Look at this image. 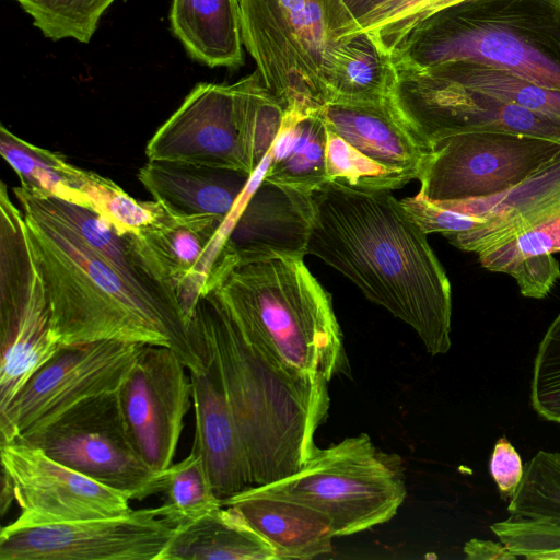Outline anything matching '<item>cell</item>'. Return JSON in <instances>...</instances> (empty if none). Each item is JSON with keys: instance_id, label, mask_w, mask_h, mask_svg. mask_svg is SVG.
Wrapping results in <instances>:
<instances>
[{"instance_id": "21", "label": "cell", "mask_w": 560, "mask_h": 560, "mask_svg": "<svg viewBox=\"0 0 560 560\" xmlns=\"http://www.w3.org/2000/svg\"><path fill=\"white\" fill-rule=\"evenodd\" d=\"M447 240L476 254L483 268L508 275L527 258L560 252V184L522 213Z\"/></svg>"}, {"instance_id": "12", "label": "cell", "mask_w": 560, "mask_h": 560, "mask_svg": "<svg viewBox=\"0 0 560 560\" xmlns=\"http://www.w3.org/2000/svg\"><path fill=\"white\" fill-rule=\"evenodd\" d=\"M145 346L102 340L61 347L0 411V444L45 425L88 398L117 392Z\"/></svg>"}, {"instance_id": "8", "label": "cell", "mask_w": 560, "mask_h": 560, "mask_svg": "<svg viewBox=\"0 0 560 560\" xmlns=\"http://www.w3.org/2000/svg\"><path fill=\"white\" fill-rule=\"evenodd\" d=\"M328 182L361 190L399 189L418 179L432 151L398 115L389 97L327 103Z\"/></svg>"}, {"instance_id": "31", "label": "cell", "mask_w": 560, "mask_h": 560, "mask_svg": "<svg viewBox=\"0 0 560 560\" xmlns=\"http://www.w3.org/2000/svg\"><path fill=\"white\" fill-rule=\"evenodd\" d=\"M158 491L163 494L160 515L175 527L189 524L222 506L202 458L194 446L187 457L160 472Z\"/></svg>"}, {"instance_id": "29", "label": "cell", "mask_w": 560, "mask_h": 560, "mask_svg": "<svg viewBox=\"0 0 560 560\" xmlns=\"http://www.w3.org/2000/svg\"><path fill=\"white\" fill-rule=\"evenodd\" d=\"M0 153L19 176L23 188L84 207L81 187L86 171L69 163L61 153L30 143L4 125L0 127Z\"/></svg>"}, {"instance_id": "39", "label": "cell", "mask_w": 560, "mask_h": 560, "mask_svg": "<svg viewBox=\"0 0 560 560\" xmlns=\"http://www.w3.org/2000/svg\"><path fill=\"white\" fill-rule=\"evenodd\" d=\"M288 21L311 57L319 66L330 46L325 0H279Z\"/></svg>"}, {"instance_id": "37", "label": "cell", "mask_w": 560, "mask_h": 560, "mask_svg": "<svg viewBox=\"0 0 560 560\" xmlns=\"http://www.w3.org/2000/svg\"><path fill=\"white\" fill-rule=\"evenodd\" d=\"M530 402L539 417L560 424V313L538 346L530 383Z\"/></svg>"}, {"instance_id": "42", "label": "cell", "mask_w": 560, "mask_h": 560, "mask_svg": "<svg viewBox=\"0 0 560 560\" xmlns=\"http://www.w3.org/2000/svg\"><path fill=\"white\" fill-rule=\"evenodd\" d=\"M489 469L501 498L511 499L521 485L524 467L520 454L505 436L495 442Z\"/></svg>"}, {"instance_id": "20", "label": "cell", "mask_w": 560, "mask_h": 560, "mask_svg": "<svg viewBox=\"0 0 560 560\" xmlns=\"http://www.w3.org/2000/svg\"><path fill=\"white\" fill-rule=\"evenodd\" d=\"M189 375L196 419L192 446L222 501L253 487L244 445L213 369L207 364L206 372Z\"/></svg>"}, {"instance_id": "32", "label": "cell", "mask_w": 560, "mask_h": 560, "mask_svg": "<svg viewBox=\"0 0 560 560\" xmlns=\"http://www.w3.org/2000/svg\"><path fill=\"white\" fill-rule=\"evenodd\" d=\"M238 101L248 163L254 175L269 154L285 110L267 89L258 71L233 83Z\"/></svg>"}, {"instance_id": "40", "label": "cell", "mask_w": 560, "mask_h": 560, "mask_svg": "<svg viewBox=\"0 0 560 560\" xmlns=\"http://www.w3.org/2000/svg\"><path fill=\"white\" fill-rule=\"evenodd\" d=\"M412 220L425 233H439L446 238L481 226L486 220L448 209L417 194L400 200Z\"/></svg>"}, {"instance_id": "3", "label": "cell", "mask_w": 560, "mask_h": 560, "mask_svg": "<svg viewBox=\"0 0 560 560\" xmlns=\"http://www.w3.org/2000/svg\"><path fill=\"white\" fill-rule=\"evenodd\" d=\"M189 327L223 388L252 486L296 474L318 448L314 438L328 418V389L287 377L245 339L213 290L199 300Z\"/></svg>"}, {"instance_id": "9", "label": "cell", "mask_w": 560, "mask_h": 560, "mask_svg": "<svg viewBox=\"0 0 560 560\" xmlns=\"http://www.w3.org/2000/svg\"><path fill=\"white\" fill-rule=\"evenodd\" d=\"M394 66L389 95L398 115L431 150L465 132H509L560 142V119L471 90L434 68Z\"/></svg>"}, {"instance_id": "24", "label": "cell", "mask_w": 560, "mask_h": 560, "mask_svg": "<svg viewBox=\"0 0 560 560\" xmlns=\"http://www.w3.org/2000/svg\"><path fill=\"white\" fill-rule=\"evenodd\" d=\"M170 21L195 60L212 68L244 63L240 0H172Z\"/></svg>"}, {"instance_id": "23", "label": "cell", "mask_w": 560, "mask_h": 560, "mask_svg": "<svg viewBox=\"0 0 560 560\" xmlns=\"http://www.w3.org/2000/svg\"><path fill=\"white\" fill-rule=\"evenodd\" d=\"M233 508L273 549L277 560L313 559L332 550L329 518L295 500L252 487L221 501Z\"/></svg>"}, {"instance_id": "35", "label": "cell", "mask_w": 560, "mask_h": 560, "mask_svg": "<svg viewBox=\"0 0 560 560\" xmlns=\"http://www.w3.org/2000/svg\"><path fill=\"white\" fill-rule=\"evenodd\" d=\"M510 516L560 517V452L538 451L508 505Z\"/></svg>"}, {"instance_id": "1", "label": "cell", "mask_w": 560, "mask_h": 560, "mask_svg": "<svg viewBox=\"0 0 560 560\" xmlns=\"http://www.w3.org/2000/svg\"><path fill=\"white\" fill-rule=\"evenodd\" d=\"M307 255L409 325L431 355L452 345V289L427 235L390 190L327 182L312 194Z\"/></svg>"}, {"instance_id": "27", "label": "cell", "mask_w": 560, "mask_h": 560, "mask_svg": "<svg viewBox=\"0 0 560 560\" xmlns=\"http://www.w3.org/2000/svg\"><path fill=\"white\" fill-rule=\"evenodd\" d=\"M327 128L319 112L285 114L261 180L313 194L328 182Z\"/></svg>"}, {"instance_id": "17", "label": "cell", "mask_w": 560, "mask_h": 560, "mask_svg": "<svg viewBox=\"0 0 560 560\" xmlns=\"http://www.w3.org/2000/svg\"><path fill=\"white\" fill-rule=\"evenodd\" d=\"M145 155L253 176L233 84L198 83L153 133Z\"/></svg>"}, {"instance_id": "38", "label": "cell", "mask_w": 560, "mask_h": 560, "mask_svg": "<svg viewBox=\"0 0 560 560\" xmlns=\"http://www.w3.org/2000/svg\"><path fill=\"white\" fill-rule=\"evenodd\" d=\"M465 0H384L366 15L372 37L388 55L396 43L431 14Z\"/></svg>"}, {"instance_id": "16", "label": "cell", "mask_w": 560, "mask_h": 560, "mask_svg": "<svg viewBox=\"0 0 560 560\" xmlns=\"http://www.w3.org/2000/svg\"><path fill=\"white\" fill-rule=\"evenodd\" d=\"M186 369L172 349L147 345L118 389L130 439L155 472L173 464L190 407L192 385Z\"/></svg>"}, {"instance_id": "5", "label": "cell", "mask_w": 560, "mask_h": 560, "mask_svg": "<svg viewBox=\"0 0 560 560\" xmlns=\"http://www.w3.org/2000/svg\"><path fill=\"white\" fill-rule=\"evenodd\" d=\"M389 56L413 69L477 62L560 91V0H465L420 21Z\"/></svg>"}, {"instance_id": "11", "label": "cell", "mask_w": 560, "mask_h": 560, "mask_svg": "<svg viewBox=\"0 0 560 560\" xmlns=\"http://www.w3.org/2000/svg\"><path fill=\"white\" fill-rule=\"evenodd\" d=\"M560 155V142L509 132H465L438 141L419 176L430 201L485 198L503 192Z\"/></svg>"}, {"instance_id": "7", "label": "cell", "mask_w": 560, "mask_h": 560, "mask_svg": "<svg viewBox=\"0 0 560 560\" xmlns=\"http://www.w3.org/2000/svg\"><path fill=\"white\" fill-rule=\"evenodd\" d=\"M0 411L62 347L25 215L0 185Z\"/></svg>"}, {"instance_id": "4", "label": "cell", "mask_w": 560, "mask_h": 560, "mask_svg": "<svg viewBox=\"0 0 560 560\" xmlns=\"http://www.w3.org/2000/svg\"><path fill=\"white\" fill-rule=\"evenodd\" d=\"M212 290L245 339L294 383L328 389L349 373L331 295L303 259L238 266Z\"/></svg>"}, {"instance_id": "44", "label": "cell", "mask_w": 560, "mask_h": 560, "mask_svg": "<svg viewBox=\"0 0 560 560\" xmlns=\"http://www.w3.org/2000/svg\"><path fill=\"white\" fill-rule=\"evenodd\" d=\"M464 553L471 560H512L516 557L500 541L472 538L464 546Z\"/></svg>"}, {"instance_id": "14", "label": "cell", "mask_w": 560, "mask_h": 560, "mask_svg": "<svg viewBox=\"0 0 560 560\" xmlns=\"http://www.w3.org/2000/svg\"><path fill=\"white\" fill-rule=\"evenodd\" d=\"M226 219L164 211L137 235L125 236L138 265L188 326L201 296L223 280L220 257L229 231Z\"/></svg>"}, {"instance_id": "15", "label": "cell", "mask_w": 560, "mask_h": 560, "mask_svg": "<svg viewBox=\"0 0 560 560\" xmlns=\"http://www.w3.org/2000/svg\"><path fill=\"white\" fill-rule=\"evenodd\" d=\"M1 467L14 485L21 513L10 525L35 526L119 516L131 497L16 441L0 444Z\"/></svg>"}, {"instance_id": "45", "label": "cell", "mask_w": 560, "mask_h": 560, "mask_svg": "<svg viewBox=\"0 0 560 560\" xmlns=\"http://www.w3.org/2000/svg\"><path fill=\"white\" fill-rule=\"evenodd\" d=\"M13 501H15L13 481L8 472L2 469L0 491V514L2 517L9 511Z\"/></svg>"}, {"instance_id": "34", "label": "cell", "mask_w": 560, "mask_h": 560, "mask_svg": "<svg viewBox=\"0 0 560 560\" xmlns=\"http://www.w3.org/2000/svg\"><path fill=\"white\" fill-rule=\"evenodd\" d=\"M34 25L52 40L89 43L98 22L115 0H14Z\"/></svg>"}, {"instance_id": "13", "label": "cell", "mask_w": 560, "mask_h": 560, "mask_svg": "<svg viewBox=\"0 0 560 560\" xmlns=\"http://www.w3.org/2000/svg\"><path fill=\"white\" fill-rule=\"evenodd\" d=\"M174 533L159 508L35 526L9 524L0 532V560H159Z\"/></svg>"}, {"instance_id": "18", "label": "cell", "mask_w": 560, "mask_h": 560, "mask_svg": "<svg viewBox=\"0 0 560 560\" xmlns=\"http://www.w3.org/2000/svg\"><path fill=\"white\" fill-rule=\"evenodd\" d=\"M244 46L285 114L319 112L328 102L319 66L303 47L279 0H240Z\"/></svg>"}, {"instance_id": "22", "label": "cell", "mask_w": 560, "mask_h": 560, "mask_svg": "<svg viewBox=\"0 0 560 560\" xmlns=\"http://www.w3.org/2000/svg\"><path fill=\"white\" fill-rule=\"evenodd\" d=\"M252 177L233 170L155 160H148L138 172L153 200L176 217L229 218Z\"/></svg>"}, {"instance_id": "19", "label": "cell", "mask_w": 560, "mask_h": 560, "mask_svg": "<svg viewBox=\"0 0 560 560\" xmlns=\"http://www.w3.org/2000/svg\"><path fill=\"white\" fill-rule=\"evenodd\" d=\"M312 194L261 180L234 218L221 253L225 277L236 267L303 259L313 223Z\"/></svg>"}, {"instance_id": "28", "label": "cell", "mask_w": 560, "mask_h": 560, "mask_svg": "<svg viewBox=\"0 0 560 560\" xmlns=\"http://www.w3.org/2000/svg\"><path fill=\"white\" fill-rule=\"evenodd\" d=\"M13 194L19 203L32 206L67 224L85 244L125 276L159 294L178 310L138 265L126 237L119 235L97 212L54 196L33 194L22 186L14 187Z\"/></svg>"}, {"instance_id": "10", "label": "cell", "mask_w": 560, "mask_h": 560, "mask_svg": "<svg viewBox=\"0 0 560 560\" xmlns=\"http://www.w3.org/2000/svg\"><path fill=\"white\" fill-rule=\"evenodd\" d=\"M16 442L112 488L143 500L158 493L160 472L141 458L128 433L118 390L88 398Z\"/></svg>"}, {"instance_id": "41", "label": "cell", "mask_w": 560, "mask_h": 560, "mask_svg": "<svg viewBox=\"0 0 560 560\" xmlns=\"http://www.w3.org/2000/svg\"><path fill=\"white\" fill-rule=\"evenodd\" d=\"M522 295L542 299L560 278V264L553 254L535 256L520 262L510 273Z\"/></svg>"}, {"instance_id": "36", "label": "cell", "mask_w": 560, "mask_h": 560, "mask_svg": "<svg viewBox=\"0 0 560 560\" xmlns=\"http://www.w3.org/2000/svg\"><path fill=\"white\" fill-rule=\"evenodd\" d=\"M490 528L516 558L560 560V517L510 516Z\"/></svg>"}, {"instance_id": "2", "label": "cell", "mask_w": 560, "mask_h": 560, "mask_svg": "<svg viewBox=\"0 0 560 560\" xmlns=\"http://www.w3.org/2000/svg\"><path fill=\"white\" fill-rule=\"evenodd\" d=\"M20 206L62 347L102 340L162 346L189 372L207 371V359L178 310L125 276L60 220Z\"/></svg>"}, {"instance_id": "43", "label": "cell", "mask_w": 560, "mask_h": 560, "mask_svg": "<svg viewBox=\"0 0 560 560\" xmlns=\"http://www.w3.org/2000/svg\"><path fill=\"white\" fill-rule=\"evenodd\" d=\"M384 0H325L330 45L340 40L361 19Z\"/></svg>"}, {"instance_id": "33", "label": "cell", "mask_w": 560, "mask_h": 560, "mask_svg": "<svg viewBox=\"0 0 560 560\" xmlns=\"http://www.w3.org/2000/svg\"><path fill=\"white\" fill-rule=\"evenodd\" d=\"M81 190L84 207L97 212L121 236L137 235L164 213L154 200H137L112 179L91 171H86Z\"/></svg>"}, {"instance_id": "30", "label": "cell", "mask_w": 560, "mask_h": 560, "mask_svg": "<svg viewBox=\"0 0 560 560\" xmlns=\"http://www.w3.org/2000/svg\"><path fill=\"white\" fill-rule=\"evenodd\" d=\"M431 68L471 90L560 119V91L471 61H452Z\"/></svg>"}, {"instance_id": "26", "label": "cell", "mask_w": 560, "mask_h": 560, "mask_svg": "<svg viewBox=\"0 0 560 560\" xmlns=\"http://www.w3.org/2000/svg\"><path fill=\"white\" fill-rule=\"evenodd\" d=\"M159 560H277L270 545L231 506L175 527Z\"/></svg>"}, {"instance_id": "25", "label": "cell", "mask_w": 560, "mask_h": 560, "mask_svg": "<svg viewBox=\"0 0 560 560\" xmlns=\"http://www.w3.org/2000/svg\"><path fill=\"white\" fill-rule=\"evenodd\" d=\"M328 102L366 103L389 97L395 69L390 56L368 34L330 45L320 65Z\"/></svg>"}, {"instance_id": "6", "label": "cell", "mask_w": 560, "mask_h": 560, "mask_svg": "<svg viewBox=\"0 0 560 560\" xmlns=\"http://www.w3.org/2000/svg\"><path fill=\"white\" fill-rule=\"evenodd\" d=\"M258 487L322 512L336 537L390 521L407 495L401 458L377 450L366 433L318 447L296 474Z\"/></svg>"}]
</instances>
